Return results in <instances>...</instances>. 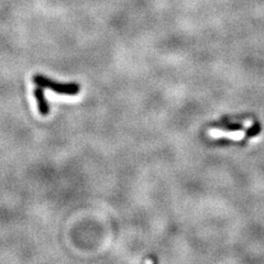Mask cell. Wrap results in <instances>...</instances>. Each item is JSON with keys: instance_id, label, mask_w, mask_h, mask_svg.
<instances>
[{"instance_id": "6da1fadb", "label": "cell", "mask_w": 264, "mask_h": 264, "mask_svg": "<svg viewBox=\"0 0 264 264\" xmlns=\"http://www.w3.org/2000/svg\"><path fill=\"white\" fill-rule=\"evenodd\" d=\"M32 82L36 85L48 88L50 91H53L61 95H69V96H75L79 92H81V86L76 83H57L54 82L53 79H50L43 75H34L32 77Z\"/></svg>"}, {"instance_id": "7a4b0ae2", "label": "cell", "mask_w": 264, "mask_h": 264, "mask_svg": "<svg viewBox=\"0 0 264 264\" xmlns=\"http://www.w3.org/2000/svg\"><path fill=\"white\" fill-rule=\"evenodd\" d=\"M33 95H34V98H36L38 102L39 112L41 113L42 116H48L50 112V107H49L48 101L46 99V96H44V88L40 87V86L34 88Z\"/></svg>"}, {"instance_id": "3957f363", "label": "cell", "mask_w": 264, "mask_h": 264, "mask_svg": "<svg viewBox=\"0 0 264 264\" xmlns=\"http://www.w3.org/2000/svg\"><path fill=\"white\" fill-rule=\"evenodd\" d=\"M260 130H261L260 124L255 123L250 129H248L247 130V136L248 137H255V136H257V134H259Z\"/></svg>"}, {"instance_id": "277c9868", "label": "cell", "mask_w": 264, "mask_h": 264, "mask_svg": "<svg viewBox=\"0 0 264 264\" xmlns=\"http://www.w3.org/2000/svg\"><path fill=\"white\" fill-rule=\"evenodd\" d=\"M225 129H226V130L236 131V130H242L243 127L241 126V124L235 123V124H228V126H225Z\"/></svg>"}, {"instance_id": "5b68a950", "label": "cell", "mask_w": 264, "mask_h": 264, "mask_svg": "<svg viewBox=\"0 0 264 264\" xmlns=\"http://www.w3.org/2000/svg\"><path fill=\"white\" fill-rule=\"evenodd\" d=\"M156 264H157V263H156Z\"/></svg>"}]
</instances>
